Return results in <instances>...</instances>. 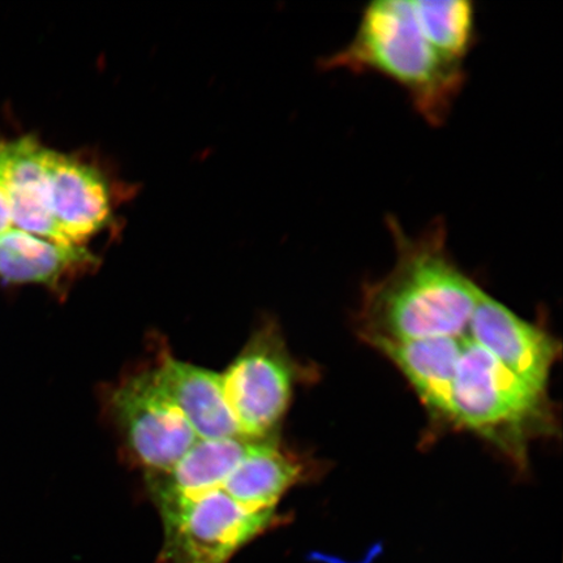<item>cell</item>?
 <instances>
[{
  "label": "cell",
  "instance_id": "obj_8",
  "mask_svg": "<svg viewBox=\"0 0 563 563\" xmlns=\"http://www.w3.org/2000/svg\"><path fill=\"white\" fill-rule=\"evenodd\" d=\"M46 167L56 229L63 241L84 245L111 221L109 187L97 168L47 151Z\"/></svg>",
  "mask_w": 563,
  "mask_h": 563
},
{
  "label": "cell",
  "instance_id": "obj_4",
  "mask_svg": "<svg viewBox=\"0 0 563 563\" xmlns=\"http://www.w3.org/2000/svg\"><path fill=\"white\" fill-rule=\"evenodd\" d=\"M159 516L164 544L158 563H230L276 522V511L246 509L222 489Z\"/></svg>",
  "mask_w": 563,
  "mask_h": 563
},
{
  "label": "cell",
  "instance_id": "obj_9",
  "mask_svg": "<svg viewBox=\"0 0 563 563\" xmlns=\"http://www.w3.org/2000/svg\"><path fill=\"white\" fill-rule=\"evenodd\" d=\"M47 151L32 136L0 141V179L16 229L68 244L53 217Z\"/></svg>",
  "mask_w": 563,
  "mask_h": 563
},
{
  "label": "cell",
  "instance_id": "obj_7",
  "mask_svg": "<svg viewBox=\"0 0 563 563\" xmlns=\"http://www.w3.org/2000/svg\"><path fill=\"white\" fill-rule=\"evenodd\" d=\"M473 340L532 389L547 394L560 344L483 291L468 322Z\"/></svg>",
  "mask_w": 563,
  "mask_h": 563
},
{
  "label": "cell",
  "instance_id": "obj_1",
  "mask_svg": "<svg viewBox=\"0 0 563 563\" xmlns=\"http://www.w3.org/2000/svg\"><path fill=\"white\" fill-rule=\"evenodd\" d=\"M396 263L363 291L362 333L382 350L432 338L460 336L484 291L449 250V230L434 218L410 234L396 216L386 217Z\"/></svg>",
  "mask_w": 563,
  "mask_h": 563
},
{
  "label": "cell",
  "instance_id": "obj_11",
  "mask_svg": "<svg viewBox=\"0 0 563 563\" xmlns=\"http://www.w3.org/2000/svg\"><path fill=\"white\" fill-rule=\"evenodd\" d=\"M252 440H199L164 473L146 474L147 493L159 514L221 489L250 449Z\"/></svg>",
  "mask_w": 563,
  "mask_h": 563
},
{
  "label": "cell",
  "instance_id": "obj_12",
  "mask_svg": "<svg viewBox=\"0 0 563 563\" xmlns=\"http://www.w3.org/2000/svg\"><path fill=\"white\" fill-rule=\"evenodd\" d=\"M96 263L84 245L54 242L16 228L0 235V282L5 285H41L56 290Z\"/></svg>",
  "mask_w": 563,
  "mask_h": 563
},
{
  "label": "cell",
  "instance_id": "obj_14",
  "mask_svg": "<svg viewBox=\"0 0 563 563\" xmlns=\"http://www.w3.org/2000/svg\"><path fill=\"white\" fill-rule=\"evenodd\" d=\"M462 335L393 344L379 350L391 358L415 387L422 404L440 419L461 354Z\"/></svg>",
  "mask_w": 563,
  "mask_h": 563
},
{
  "label": "cell",
  "instance_id": "obj_15",
  "mask_svg": "<svg viewBox=\"0 0 563 563\" xmlns=\"http://www.w3.org/2000/svg\"><path fill=\"white\" fill-rule=\"evenodd\" d=\"M422 33L443 58L466 66L478 41L476 5L468 0H412Z\"/></svg>",
  "mask_w": 563,
  "mask_h": 563
},
{
  "label": "cell",
  "instance_id": "obj_5",
  "mask_svg": "<svg viewBox=\"0 0 563 563\" xmlns=\"http://www.w3.org/2000/svg\"><path fill=\"white\" fill-rule=\"evenodd\" d=\"M224 394L243 438L269 440L291 404L295 365L273 323L258 330L227 372Z\"/></svg>",
  "mask_w": 563,
  "mask_h": 563
},
{
  "label": "cell",
  "instance_id": "obj_13",
  "mask_svg": "<svg viewBox=\"0 0 563 563\" xmlns=\"http://www.w3.org/2000/svg\"><path fill=\"white\" fill-rule=\"evenodd\" d=\"M302 467L272 439L253 441L222 490L253 511H276L279 499L301 481Z\"/></svg>",
  "mask_w": 563,
  "mask_h": 563
},
{
  "label": "cell",
  "instance_id": "obj_10",
  "mask_svg": "<svg viewBox=\"0 0 563 563\" xmlns=\"http://www.w3.org/2000/svg\"><path fill=\"white\" fill-rule=\"evenodd\" d=\"M153 373L199 440L244 439L224 394L221 373L170 356Z\"/></svg>",
  "mask_w": 563,
  "mask_h": 563
},
{
  "label": "cell",
  "instance_id": "obj_3",
  "mask_svg": "<svg viewBox=\"0 0 563 563\" xmlns=\"http://www.w3.org/2000/svg\"><path fill=\"white\" fill-rule=\"evenodd\" d=\"M441 419L497 443L519 463L525 461L528 442L553 428L547 394L504 367L467 328Z\"/></svg>",
  "mask_w": 563,
  "mask_h": 563
},
{
  "label": "cell",
  "instance_id": "obj_2",
  "mask_svg": "<svg viewBox=\"0 0 563 563\" xmlns=\"http://www.w3.org/2000/svg\"><path fill=\"white\" fill-rule=\"evenodd\" d=\"M321 67L383 76L405 91L417 114L432 126L448 122L468 77L466 66L446 60L427 40L412 0L364 5L347 45L323 56Z\"/></svg>",
  "mask_w": 563,
  "mask_h": 563
},
{
  "label": "cell",
  "instance_id": "obj_16",
  "mask_svg": "<svg viewBox=\"0 0 563 563\" xmlns=\"http://www.w3.org/2000/svg\"><path fill=\"white\" fill-rule=\"evenodd\" d=\"M12 228L11 210L9 200L3 188L2 179H0V235H3L5 231Z\"/></svg>",
  "mask_w": 563,
  "mask_h": 563
},
{
  "label": "cell",
  "instance_id": "obj_6",
  "mask_svg": "<svg viewBox=\"0 0 563 563\" xmlns=\"http://www.w3.org/2000/svg\"><path fill=\"white\" fill-rule=\"evenodd\" d=\"M111 411L126 449L146 474L172 468L199 441L153 371L124 379L112 393Z\"/></svg>",
  "mask_w": 563,
  "mask_h": 563
}]
</instances>
